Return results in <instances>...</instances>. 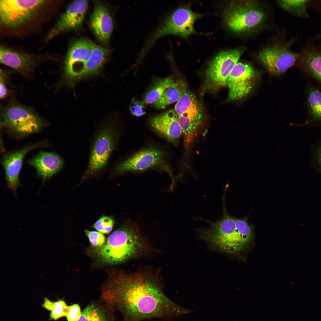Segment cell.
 <instances>
[{
    "mask_svg": "<svg viewBox=\"0 0 321 321\" xmlns=\"http://www.w3.org/2000/svg\"><path fill=\"white\" fill-rule=\"evenodd\" d=\"M102 295L108 307L121 311L124 321L173 318L191 312L172 301L155 284L140 275L111 273Z\"/></svg>",
    "mask_w": 321,
    "mask_h": 321,
    "instance_id": "cell-1",
    "label": "cell"
},
{
    "mask_svg": "<svg viewBox=\"0 0 321 321\" xmlns=\"http://www.w3.org/2000/svg\"><path fill=\"white\" fill-rule=\"evenodd\" d=\"M136 226L128 223L114 231L103 245L91 249L93 254L100 261L109 264L121 263L130 258L142 245Z\"/></svg>",
    "mask_w": 321,
    "mask_h": 321,
    "instance_id": "cell-2",
    "label": "cell"
},
{
    "mask_svg": "<svg viewBox=\"0 0 321 321\" xmlns=\"http://www.w3.org/2000/svg\"><path fill=\"white\" fill-rule=\"evenodd\" d=\"M1 118L2 127L18 139L40 132L47 124L31 108L14 100L3 110Z\"/></svg>",
    "mask_w": 321,
    "mask_h": 321,
    "instance_id": "cell-3",
    "label": "cell"
},
{
    "mask_svg": "<svg viewBox=\"0 0 321 321\" xmlns=\"http://www.w3.org/2000/svg\"><path fill=\"white\" fill-rule=\"evenodd\" d=\"M224 21L229 29L238 34H247L258 29L264 22L265 12L254 1H232L223 13Z\"/></svg>",
    "mask_w": 321,
    "mask_h": 321,
    "instance_id": "cell-4",
    "label": "cell"
},
{
    "mask_svg": "<svg viewBox=\"0 0 321 321\" xmlns=\"http://www.w3.org/2000/svg\"><path fill=\"white\" fill-rule=\"evenodd\" d=\"M117 126L115 120L111 117L103 122L97 130L93 139L85 177L99 173L106 167L117 144Z\"/></svg>",
    "mask_w": 321,
    "mask_h": 321,
    "instance_id": "cell-5",
    "label": "cell"
},
{
    "mask_svg": "<svg viewBox=\"0 0 321 321\" xmlns=\"http://www.w3.org/2000/svg\"><path fill=\"white\" fill-rule=\"evenodd\" d=\"M201 15L187 7L179 8L166 16L150 35L140 54L145 56L154 44L161 37L173 35L183 37L195 33L194 24Z\"/></svg>",
    "mask_w": 321,
    "mask_h": 321,
    "instance_id": "cell-6",
    "label": "cell"
},
{
    "mask_svg": "<svg viewBox=\"0 0 321 321\" xmlns=\"http://www.w3.org/2000/svg\"><path fill=\"white\" fill-rule=\"evenodd\" d=\"M222 218L210 223V227L202 231L203 237L212 245L228 253L243 250L247 245L236 227L235 218L224 211Z\"/></svg>",
    "mask_w": 321,
    "mask_h": 321,
    "instance_id": "cell-7",
    "label": "cell"
},
{
    "mask_svg": "<svg viewBox=\"0 0 321 321\" xmlns=\"http://www.w3.org/2000/svg\"><path fill=\"white\" fill-rule=\"evenodd\" d=\"M92 43L87 40L80 39L70 46L64 62L63 77L66 84L73 86L85 79V68L91 55Z\"/></svg>",
    "mask_w": 321,
    "mask_h": 321,
    "instance_id": "cell-8",
    "label": "cell"
},
{
    "mask_svg": "<svg viewBox=\"0 0 321 321\" xmlns=\"http://www.w3.org/2000/svg\"><path fill=\"white\" fill-rule=\"evenodd\" d=\"M174 110L185 137L188 139L196 137L202 124L203 112L196 96L186 90L177 101Z\"/></svg>",
    "mask_w": 321,
    "mask_h": 321,
    "instance_id": "cell-9",
    "label": "cell"
},
{
    "mask_svg": "<svg viewBox=\"0 0 321 321\" xmlns=\"http://www.w3.org/2000/svg\"><path fill=\"white\" fill-rule=\"evenodd\" d=\"M151 169L165 171L171 174L164 152L149 147L142 149L119 163L115 168L117 174L141 171Z\"/></svg>",
    "mask_w": 321,
    "mask_h": 321,
    "instance_id": "cell-10",
    "label": "cell"
},
{
    "mask_svg": "<svg viewBox=\"0 0 321 321\" xmlns=\"http://www.w3.org/2000/svg\"><path fill=\"white\" fill-rule=\"evenodd\" d=\"M45 2L43 0H1V23L7 27H18L29 20Z\"/></svg>",
    "mask_w": 321,
    "mask_h": 321,
    "instance_id": "cell-11",
    "label": "cell"
},
{
    "mask_svg": "<svg viewBox=\"0 0 321 321\" xmlns=\"http://www.w3.org/2000/svg\"><path fill=\"white\" fill-rule=\"evenodd\" d=\"M244 50L241 48L223 51L213 59L205 72L212 86L216 88L227 86L228 78Z\"/></svg>",
    "mask_w": 321,
    "mask_h": 321,
    "instance_id": "cell-12",
    "label": "cell"
},
{
    "mask_svg": "<svg viewBox=\"0 0 321 321\" xmlns=\"http://www.w3.org/2000/svg\"><path fill=\"white\" fill-rule=\"evenodd\" d=\"M290 43L275 44L264 48L259 52V59L271 73L282 74L298 60L300 53H294L290 50Z\"/></svg>",
    "mask_w": 321,
    "mask_h": 321,
    "instance_id": "cell-13",
    "label": "cell"
},
{
    "mask_svg": "<svg viewBox=\"0 0 321 321\" xmlns=\"http://www.w3.org/2000/svg\"><path fill=\"white\" fill-rule=\"evenodd\" d=\"M257 80L256 72L250 65L237 63L227 79V86L229 89L228 100H238L246 97L254 89Z\"/></svg>",
    "mask_w": 321,
    "mask_h": 321,
    "instance_id": "cell-14",
    "label": "cell"
},
{
    "mask_svg": "<svg viewBox=\"0 0 321 321\" xmlns=\"http://www.w3.org/2000/svg\"><path fill=\"white\" fill-rule=\"evenodd\" d=\"M48 145L45 141L29 144L19 150L8 153L2 157L1 163L5 170L7 184L14 191H15L19 185V175L25 156L34 149Z\"/></svg>",
    "mask_w": 321,
    "mask_h": 321,
    "instance_id": "cell-15",
    "label": "cell"
},
{
    "mask_svg": "<svg viewBox=\"0 0 321 321\" xmlns=\"http://www.w3.org/2000/svg\"><path fill=\"white\" fill-rule=\"evenodd\" d=\"M88 4V1L84 0H76L71 3L51 31L48 38H52L62 32L81 27L85 18Z\"/></svg>",
    "mask_w": 321,
    "mask_h": 321,
    "instance_id": "cell-16",
    "label": "cell"
},
{
    "mask_svg": "<svg viewBox=\"0 0 321 321\" xmlns=\"http://www.w3.org/2000/svg\"><path fill=\"white\" fill-rule=\"evenodd\" d=\"M90 15L89 25L98 41L104 45L109 43L113 28V21L107 7L100 2H95Z\"/></svg>",
    "mask_w": 321,
    "mask_h": 321,
    "instance_id": "cell-17",
    "label": "cell"
},
{
    "mask_svg": "<svg viewBox=\"0 0 321 321\" xmlns=\"http://www.w3.org/2000/svg\"><path fill=\"white\" fill-rule=\"evenodd\" d=\"M150 122L156 133L174 144L177 143L182 133L174 109L168 110L151 117Z\"/></svg>",
    "mask_w": 321,
    "mask_h": 321,
    "instance_id": "cell-18",
    "label": "cell"
},
{
    "mask_svg": "<svg viewBox=\"0 0 321 321\" xmlns=\"http://www.w3.org/2000/svg\"><path fill=\"white\" fill-rule=\"evenodd\" d=\"M28 162L36 169L43 182L58 173L62 168L64 160L57 154L40 151Z\"/></svg>",
    "mask_w": 321,
    "mask_h": 321,
    "instance_id": "cell-19",
    "label": "cell"
},
{
    "mask_svg": "<svg viewBox=\"0 0 321 321\" xmlns=\"http://www.w3.org/2000/svg\"><path fill=\"white\" fill-rule=\"evenodd\" d=\"M0 62L24 75H29L34 64L33 59L29 55L3 46L0 48Z\"/></svg>",
    "mask_w": 321,
    "mask_h": 321,
    "instance_id": "cell-20",
    "label": "cell"
},
{
    "mask_svg": "<svg viewBox=\"0 0 321 321\" xmlns=\"http://www.w3.org/2000/svg\"><path fill=\"white\" fill-rule=\"evenodd\" d=\"M298 61L306 71L321 82V51L306 49L300 53Z\"/></svg>",
    "mask_w": 321,
    "mask_h": 321,
    "instance_id": "cell-21",
    "label": "cell"
},
{
    "mask_svg": "<svg viewBox=\"0 0 321 321\" xmlns=\"http://www.w3.org/2000/svg\"><path fill=\"white\" fill-rule=\"evenodd\" d=\"M109 50L92 43L91 54L85 67V78L97 75L100 71L108 56Z\"/></svg>",
    "mask_w": 321,
    "mask_h": 321,
    "instance_id": "cell-22",
    "label": "cell"
},
{
    "mask_svg": "<svg viewBox=\"0 0 321 321\" xmlns=\"http://www.w3.org/2000/svg\"><path fill=\"white\" fill-rule=\"evenodd\" d=\"M185 91V88L183 84L175 81L153 103V106L157 109H164L168 105L177 101Z\"/></svg>",
    "mask_w": 321,
    "mask_h": 321,
    "instance_id": "cell-23",
    "label": "cell"
},
{
    "mask_svg": "<svg viewBox=\"0 0 321 321\" xmlns=\"http://www.w3.org/2000/svg\"><path fill=\"white\" fill-rule=\"evenodd\" d=\"M307 104L311 122L321 125V92L315 88L309 89L307 93Z\"/></svg>",
    "mask_w": 321,
    "mask_h": 321,
    "instance_id": "cell-24",
    "label": "cell"
},
{
    "mask_svg": "<svg viewBox=\"0 0 321 321\" xmlns=\"http://www.w3.org/2000/svg\"><path fill=\"white\" fill-rule=\"evenodd\" d=\"M173 78L169 76L157 81L145 94L143 102L148 104L155 103L161 96L164 91L174 82Z\"/></svg>",
    "mask_w": 321,
    "mask_h": 321,
    "instance_id": "cell-25",
    "label": "cell"
},
{
    "mask_svg": "<svg viewBox=\"0 0 321 321\" xmlns=\"http://www.w3.org/2000/svg\"><path fill=\"white\" fill-rule=\"evenodd\" d=\"M78 321H111L105 309L95 304L88 305L81 312Z\"/></svg>",
    "mask_w": 321,
    "mask_h": 321,
    "instance_id": "cell-26",
    "label": "cell"
},
{
    "mask_svg": "<svg viewBox=\"0 0 321 321\" xmlns=\"http://www.w3.org/2000/svg\"><path fill=\"white\" fill-rule=\"evenodd\" d=\"M278 3L284 9L302 18H309L307 7L308 0H281Z\"/></svg>",
    "mask_w": 321,
    "mask_h": 321,
    "instance_id": "cell-27",
    "label": "cell"
},
{
    "mask_svg": "<svg viewBox=\"0 0 321 321\" xmlns=\"http://www.w3.org/2000/svg\"><path fill=\"white\" fill-rule=\"evenodd\" d=\"M42 306L51 311L50 318L54 320H57L63 317H66L69 309V306L67 305L63 300H59L53 302L46 298H45Z\"/></svg>",
    "mask_w": 321,
    "mask_h": 321,
    "instance_id": "cell-28",
    "label": "cell"
},
{
    "mask_svg": "<svg viewBox=\"0 0 321 321\" xmlns=\"http://www.w3.org/2000/svg\"><path fill=\"white\" fill-rule=\"evenodd\" d=\"M236 228L240 235L247 244L253 237V231L246 220L245 219L235 218Z\"/></svg>",
    "mask_w": 321,
    "mask_h": 321,
    "instance_id": "cell-29",
    "label": "cell"
},
{
    "mask_svg": "<svg viewBox=\"0 0 321 321\" xmlns=\"http://www.w3.org/2000/svg\"><path fill=\"white\" fill-rule=\"evenodd\" d=\"M114 224V221L111 218L104 216L97 220L93 226L99 232L102 233L108 234L111 232Z\"/></svg>",
    "mask_w": 321,
    "mask_h": 321,
    "instance_id": "cell-30",
    "label": "cell"
},
{
    "mask_svg": "<svg viewBox=\"0 0 321 321\" xmlns=\"http://www.w3.org/2000/svg\"><path fill=\"white\" fill-rule=\"evenodd\" d=\"M85 232L91 244L93 247H99L105 243V237L102 233L99 232L87 230H85Z\"/></svg>",
    "mask_w": 321,
    "mask_h": 321,
    "instance_id": "cell-31",
    "label": "cell"
},
{
    "mask_svg": "<svg viewBox=\"0 0 321 321\" xmlns=\"http://www.w3.org/2000/svg\"><path fill=\"white\" fill-rule=\"evenodd\" d=\"M131 102L130 110L132 115L135 117H139L146 114L145 108L143 102L133 98Z\"/></svg>",
    "mask_w": 321,
    "mask_h": 321,
    "instance_id": "cell-32",
    "label": "cell"
},
{
    "mask_svg": "<svg viewBox=\"0 0 321 321\" xmlns=\"http://www.w3.org/2000/svg\"><path fill=\"white\" fill-rule=\"evenodd\" d=\"M81 312L78 305L75 304L69 306L68 312L66 316L67 321H78Z\"/></svg>",
    "mask_w": 321,
    "mask_h": 321,
    "instance_id": "cell-33",
    "label": "cell"
},
{
    "mask_svg": "<svg viewBox=\"0 0 321 321\" xmlns=\"http://www.w3.org/2000/svg\"><path fill=\"white\" fill-rule=\"evenodd\" d=\"M3 72L1 71L0 82V97L1 99L4 98L7 94V89L5 84Z\"/></svg>",
    "mask_w": 321,
    "mask_h": 321,
    "instance_id": "cell-34",
    "label": "cell"
},
{
    "mask_svg": "<svg viewBox=\"0 0 321 321\" xmlns=\"http://www.w3.org/2000/svg\"><path fill=\"white\" fill-rule=\"evenodd\" d=\"M315 158L319 171L321 172V144L317 147L315 154Z\"/></svg>",
    "mask_w": 321,
    "mask_h": 321,
    "instance_id": "cell-35",
    "label": "cell"
},
{
    "mask_svg": "<svg viewBox=\"0 0 321 321\" xmlns=\"http://www.w3.org/2000/svg\"><path fill=\"white\" fill-rule=\"evenodd\" d=\"M317 36L319 38V37H321V33L319 34Z\"/></svg>",
    "mask_w": 321,
    "mask_h": 321,
    "instance_id": "cell-36",
    "label": "cell"
}]
</instances>
